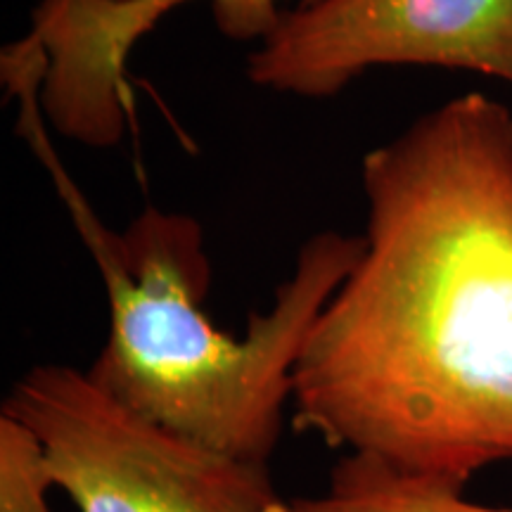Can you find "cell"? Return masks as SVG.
<instances>
[{
    "mask_svg": "<svg viewBox=\"0 0 512 512\" xmlns=\"http://www.w3.org/2000/svg\"><path fill=\"white\" fill-rule=\"evenodd\" d=\"M363 252L294 368L292 422L465 489L512 460V110L465 93L361 162Z\"/></svg>",
    "mask_w": 512,
    "mask_h": 512,
    "instance_id": "1",
    "label": "cell"
},
{
    "mask_svg": "<svg viewBox=\"0 0 512 512\" xmlns=\"http://www.w3.org/2000/svg\"><path fill=\"white\" fill-rule=\"evenodd\" d=\"M46 69L36 36L0 50V81L17 100V136L53 181L105 285L110 325L88 377L178 437L268 465L283 437L306 337L361 256L363 235H311L271 309L252 313L245 335L221 330L204 311L211 264L202 223L147 204L124 233L105 226L50 140L41 107Z\"/></svg>",
    "mask_w": 512,
    "mask_h": 512,
    "instance_id": "2",
    "label": "cell"
},
{
    "mask_svg": "<svg viewBox=\"0 0 512 512\" xmlns=\"http://www.w3.org/2000/svg\"><path fill=\"white\" fill-rule=\"evenodd\" d=\"M0 413L38 439L55 489L79 512H290L268 465L140 418L72 366L31 368Z\"/></svg>",
    "mask_w": 512,
    "mask_h": 512,
    "instance_id": "3",
    "label": "cell"
},
{
    "mask_svg": "<svg viewBox=\"0 0 512 512\" xmlns=\"http://www.w3.org/2000/svg\"><path fill=\"white\" fill-rule=\"evenodd\" d=\"M375 67H434L512 86V0H316L247 57L266 91L332 98Z\"/></svg>",
    "mask_w": 512,
    "mask_h": 512,
    "instance_id": "4",
    "label": "cell"
},
{
    "mask_svg": "<svg viewBox=\"0 0 512 512\" xmlns=\"http://www.w3.org/2000/svg\"><path fill=\"white\" fill-rule=\"evenodd\" d=\"M192 0H38L29 31L48 55L41 107L60 136L114 147L131 119L128 57L171 10ZM316 0H299V5ZM216 29L230 41H264L278 24L280 0H209Z\"/></svg>",
    "mask_w": 512,
    "mask_h": 512,
    "instance_id": "5",
    "label": "cell"
},
{
    "mask_svg": "<svg viewBox=\"0 0 512 512\" xmlns=\"http://www.w3.org/2000/svg\"><path fill=\"white\" fill-rule=\"evenodd\" d=\"M463 491L349 453L332 467L318 494L292 498L290 512H512L472 503Z\"/></svg>",
    "mask_w": 512,
    "mask_h": 512,
    "instance_id": "6",
    "label": "cell"
},
{
    "mask_svg": "<svg viewBox=\"0 0 512 512\" xmlns=\"http://www.w3.org/2000/svg\"><path fill=\"white\" fill-rule=\"evenodd\" d=\"M50 479L38 439L22 422L0 413V512H53Z\"/></svg>",
    "mask_w": 512,
    "mask_h": 512,
    "instance_id": "7",
    "label": "cell"
},
{
    "mask_svg": "<svg viewBox=\"0 0 512 512\" xmlns=\"http://www.w3.org/2000/svg\"><path fill=\"white\" fill-rule=\"evenodd\" d=\"M114 3H128V0H114Z\"/></svg>",
    "mask_w": 512,
    "mask_h": 512,
    "instance_id": "8",
    "label": "cell"
}]
</instances>
